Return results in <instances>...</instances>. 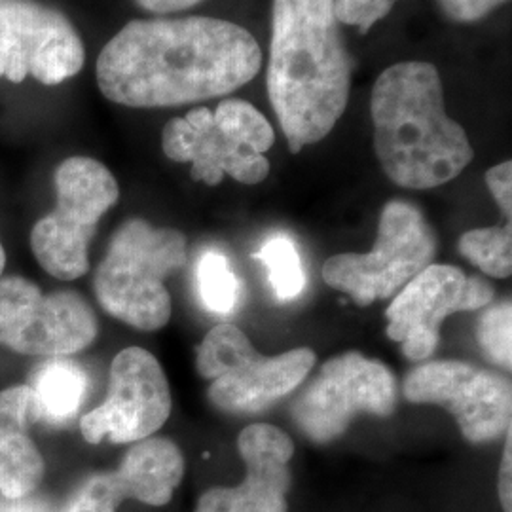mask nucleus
I'll use <instances>...</instances> for the list:
<instances>
[{
	"mask_svg": "<svg viewBox=\"0 0 512 512\" xmlns=\"http://www.w3.org/2000/svg\"><path fill=\"white\" fill-rule=\"evenodd\" d=\"M370 114L380 165L403 188L450 183L475 158L465 129L446 114L439 71L427 61L385 69L372 88Z\"/></svg>",
	"mask_w": 512,
	"mask_h": 512,
	"instance_id": "3",
	"label": "nucleus"
},
{
	"mask_svg": "<svg viewBox=\"0 0 512 512\" xmlns=\"http://www.w3.org/2000/svg\"><path fill=\"white\" fill-rule=\"evenodd\" d=\"M262 65L256 38L217 18L135 19L97 57L101 93L129 109H167L236 92Z\"/></svg>",
	"mask_w": 512,
	"mask_h": 512,
	"instance_id": "1",
	"label": "nucleus"
},
{
	"mask_svg": "<svg viewBox=\"0 0 512 512\" xmlns=\"http://www.w3.org/2000/svg\"><path fill=\"white\" fill-rule=\"evenodd\" d=\"M171 414V391L164 368L143 348L122 349L110 365L105 403L80 420L90 444L110 439L114 444L152 437Z\"/></svg>",
	"mask_w": 512,
	"mask_h": 512,
	"instance_id": "14",
	"label": "nucleus"
},
{
	"mask_svg": "<svg viewBox=\"0 0 512 512\" xmlns=\"http://www.w3.org/2000/svg\"><path fill=\"white\" fill-rule=\"evenodd\" d=\"M253 256L268 268L272 289L281 302H291L304 293L306 272L293 239L274 236Z\"/></svg>",
	"mask_w": 512,
	"mask_h": 512,
	"instance_id": "19",
	"label": "nucleus"
},
{
	"mask_svg": "<svg viewBox=\"0 0 512 512\" xmlns=\"http://www.w3.org/2000/svg\"><path fill=\"white\" fill-rule=\"evenodd\" d=\"M196 283L203 306L219 315H230L238 304V277L228 258L219 251H205L196 266Z\"/></svg>",
	"mask_w": 512,
	"mask_h": 512,
	"instance_id": "21",
	"label": "nucleus"
},
{
	"mask_svg": "<svg viewBox=\"0 0 512 512\" xmlns=\"http://www.w3.org/2000/svg\"><path fill=\"white\" fill-rule=\"evenodd\" d=\"M0 512H54L52 507L42 501V499H31V497H23V499H8L6 505L0 507Z\"/></svg>",
	"mask_w": 512,
	"mask_h": 512,
	"instance_id": "28",
	"label": "nucleus"
},
{
	"mask_svg": "<svg viewBox=\"0 0 512 512\" xmlns=\"http://www.w3.org/2000/svg\"><path fill=\"white\" fill-rule=\"evenodd\" d=\"M397 2L399 0H334V12L340 23L353 25L365 35Z\"/></svg>",
	"mask_w": 512,
	"mask_h": 512,
	"instance_id": "23",
	"label": "nucleus"
},
{
	"mask_svg": "<svg viewBox=\"0 0 512 512\" xmlns=\"http://www.w3.org/2000/svg\"><path fill=\"white\" fill-rule=\"evenodd\" d=\"M459 253L486 275L509 277L512 272V230L507 226L478 228L459 239Z\"/></svg>",
	"mask_w": 512,
	"mask_h": 512,
	"instance_id": "20",
	"label": "nucleus"
},
{
	"mask_svg": "<svg viewBox=\"0 0 512 512\" xmlns=\"http://www.w3.org/2000/svg\"><path fill=\"white\" fill-rule=\"evenodd\" d=\"M239 454L245 478L234 488H211L196 512H289L294 444L281 429L255 423L241 431Z\"/></svg>",
	"mask_w": 512,
	"mask_h": 512,
	"instance_id": "16",
	"label": "nucleus"
},
{
	"mask_svg": "<svg viewBox=\"0 0 512 512\" xmlns=\"http://www.w3.org/2000/svg\"><path fill=\"white\" fill-rule=\"evenodd\" d=\"M486 184L492 192L497 205L501 207L503 215L507 217V222H511L512 217V164L503 162L495 165L486 173Z\"/></svg>",
	"mask_w": 512,
	"mask_h": 512,
	"instance_id": "25",
	"label": "nucleus"
},
{
	"mask_svg": "<svg viewBox=\"0 0 512 512\" xmlns=\"http://www.w3.org/2000/svg\"><path fill=\"white\" fill-rule=\"evenodd\" d=\"M54 184L55 209L33 226L31 249L44 272L73 281L90 270V241L120 188L109 167L88 156L63 160Z\"/></svg>",
	"mask_w": 512,
	"mask_h": 512,
	"instance_id": "6",
	"label": "nucleus"
},
{
	"mask_svg": "<svg viewBox=\"0 0 512 512\" xmlns=\"http://www.w3.org/2000/svg\"><path fill=\"white\" fill-rule=\"evenodd\" d=\"M512 306L511 302H499L484 311L478 323V344L486 357L495 365L511 370L512 365Z\"/></svg>",
	"mask_w": 512,
	"mask_h": 512,
	"instance_id": "22",
	"label": "nucleus"
},
{
	"mask_svg": "<svg viewBox=\"0 0 512 512\" xmlns=\"http://www.w3.org/2000/svg\"><path fill=\"white\" fill-rule=\"evenodd\" d=\"M0 2H8V0H0Z\"/></svg>",
	"mask_w": 512,
	"mask_h": 512,
	"instance_id": "30",
	"label": "nucleus"
},
{
	"mask_svg": "<svg viewBox=\"0 0 512 512\" xmlns=\"http://www.w3.org/2000/svg\"><path fill=\"white\" fill-rule=\"evenodd\" d=\"M274 141L272 124L243 99H224L215 112L192 109L167 122L162 133L165 156L192 164V179L209 186L222 183L224 175L241 184L262 183L270 173L264 154Z\"/></svg>",
	"mask_w": 512,
	"mask_h": 512,
	"instance_id": "5",
	"label": "nucleus"
},
{
	"mask_svg": "<svg viewBox=\"0 0 512 512\" xmlns=\"http://www.w3.org/2000/svg\"><path fill=\"white\" fill-rule=\"evenodd\" d=\"M397 406V380L380 361L348 351L321 366L298 395L293 418L313 442H330L348 431L357 416H391Z\"/></svg>",
	"mask_w": 512,
	"mask_h": 512,
	"instance_id": "9",
	"label": "nucleus"
},
{
	"mask_svg": "<svg viewBox=\"0 0 512 512\" xmlns=\"http://www.w3.org/2000/svg\"><path fill=\"white\" fill-rule=\"evenodd\" d=\"M349 90L351 57L334 0H274L268 95L291 152L329 135Z\"/></svg>",
	"mask_w": 512,
	"mask_h": 512,
	"instance_id": "2",
	"label": "nucleus"
},
{
	"mask_svg": "<svg viewBox=\"0 0 512 512\" xmlns=\"http://www.w3.org/2000/svg\"><path fill=\"white\" fill-rule=\"evenodd\" d=\"M313 365L315 353L308 348L260 355L245 332L230 323L209 330L198 348V372L211 380V403L232 414H256L293 393Z\"/></svg>",
	"mask_w": 512,
	"mask_h": 512,
	"instance_id": "7",
	"label": "nucleus"
},
{
	"mask_svg": "<svg viewBox=\"0 0 512 512\" xmlns=\"http://www.w3.org/2000/svg\"><path fill=\"white\" fill-rule=\"evenodd\" d=\"M505 435H507V442H505L501 469H499V501L503 511L512 512V429H509Z\"/></svg>",
	"mask_w": 512,
	"mask_h": 512,
	"instance_id": "26",
	"label": "nucleus"
},
{
	"mask_svg": "<svg viewBox=\"0 0 512 512\" xmlns=\"http://www.w3.org/2000/svg\"><path fill=\"white\" fill-rule=\"evenodd\" d=\"M143 10L152 14H175L196 6L202 0H135Z\"/></svg>",
	"mask_w": 512,
	"mask_h": 512,
	"instance_id": "27",
	"label": "nucleus"
},
{
	"mask_svg": "<svg viewBox=\"0 0 512 512\" xmlns=\"http://www.w3.org/2000/svg\"><path fill=\"white\" fill-rule=\"evenodd\" d=\"M97 317L82 294H42L25 277H0V346L21 355L65 357L90 348Z\"/></svg>",
	"mask_w": 512,
	"mask_h": 512,
	"instance_id": "10",
	"label": "nucleus"
},
{
	"mask_svg": "<svg viewBox=\"0 0 512 512\" xmlns=\"http://www.w3.org/2000/svg\"><path fill=\"white\" fill-rule=\"evenodd\" d=\"M84 61V42L61 12L29 0L0 2V80L57 86L80 73Z\"/></svg>",
	"mask_w": 512,
	"mask_h": 512,
	"instance_id": "11",
	"label": "nucleus"
},
{
	"mask_svg": "<svg viewBox=\"0 0 512 512\" xmlns=\"http://www.w3.org/2000/svg\"><path fill=\"white\" fill-rule=\"evenodd\" d=\"M40 421L35 391L27 384L0 391V495L23 499L37 490L46 463L31 437Z\"/></svg>",
	"mask_w": 512,
	"mask_h": 512,
	"instance_id": "17",
	"label": "nucleus"
},
{
	"mask_svg": "<svg viewBox=\"0 0 512 512\" xmlns=\"http://www.w3.org/2000/svg\"><path fill=\"white\" fill-rule=\"evenodd\" d=\"M27 385L37 395L40 421L63 425L73 420L86 401L90 380L86 370L78 363L54 357L40 365Z\"/></svg>",
	"mask_w": 512,
	"mask_h": 512,
	"instance_id": "18",
	"label": "nucleus"
},
{
	"mask_svg": "<svg viewBox=\"0 0 512 512\" xmlns=\"http://www.w3.org/2000/svg\"><path fill=\"white\" fill-rule=\"evenodd\" d=\"M4 266H6V253H4V245H2V239H0V275L4 272Z\"/></svg>",
	"mask_w": 512,
	"mask_h": 512,
	"instance_id": "29",
	"label": "nucleus"
},
{
	"mask_svg": "<svg viewBox=\"0 0 512 512\" xmlns=\"http://www.w3.org/2000/svg\"><path fill=\"white\" fill-rule=\"evenodd\" d=\"M183 475L179 446L173 440L148 437L129 448L116 471L90 476L63 512H116L124 499L164 507Z\"/></svg>",
	"mask_w": 512,
	"mask_h": 512,
	"instance_id": "15",
	"label": "nucleus"
},
{
	"mask_svg": "<svg viewBox=\"0 0 512 512\" xmlns=\"http://www.w3.org/2000/svg\"><path fill=\"white\" fill-rule=\"evenodd\" d=\"M494 300V287L450 264H429L397 293L385 311L387 336L403 346L410 361L435 353L440 325L459 311L480 310Z\"/></svg>",
	"mask_w": 512,
	"mask_h": 512,
	"instance_id": "13",
	"label": "nucleus"
},
{
	"mask_svg": "<svg viewBox=\"0 0 512 512\" xmlns=\"http://www.w3.org/2000/svg\"><path fill=\"white\" fill-rule=\"evenodd\" d=\"M406 401L446 408L469 442H488L511 429V380L461 361L416 366L403 382Z\"/></svg>",
	"mask_w": 512,
	"mask_h": 512,
	"instance_id": "12",
	"label": "nucleus"
},
{
	"mask_svg": "<svg viewBox=\"0 0 512 512\" xmlns=\"http://www.w3.org/2000/svg\"><path fill=\"white\" fill-rule=\"evenodd\" d=\"M437 251V239L420 209L403 200L387 203L380 215L378 238L370 253L330 256L323 279L348 294L357 306H370L399 293L425 270Z\"/></svg>",
	"mask_w": 512,
	"mask_h": 512,
	"instance_id": "8",
	"label": "nucleus"
},
{
	"mask_svg": "<svg viewBox=\"0 0 512 512\" xmlns=\"http://www.w3.org/2000/svg\"><path fill=\"white\" fill-rule=\"evenodd\" d=\"M186 262V238L143 219L124 222L110 239L93 289L101 308L139 330L162 329L171 317L165 281Z\"/></svg>",
	"mask_w": 512,
	"mask_h": 512,
	"instance_id": "4",
	"label": "nucleus"
},
{
	"mask_svg": "<svg viewBox=\"0 0 512 512\" xmlns=\"http://www.w3.org/2000/svg\"><path fill=\"white\" fill-rule=\"evenodd\" d=\"M509 0H439L442 14L456 23H475Z\"/></svg>",
	"mask_w": 512,
	"mask_h": 512,
	"instance_id": "24",
	"label": "nucleus"
}]
</instances>
